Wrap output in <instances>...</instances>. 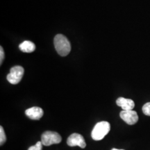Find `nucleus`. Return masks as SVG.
<instances>
[{
    "instance_id": "f257e3e1",
    "label": "nucleus",
    "mask_w": 150,
    "mask_h": 150,
    "mask_svg": "<svg viewBox=\"0 0 150 150\" xmlns=\"http://www.w3.org/2000/svg\"><path fill=\"white\" fill-rule=\"evenodd\" d=\"M54 44L57 53L61 56H66L71 51L70 41L65 35L62 34L56 35L54 38Z\"/></svg>"
},
{
    "instance_id": "f03ea898",
    "label": "nucleus",
    "mask_w": 150,
    "mask_h": 150,
    "mask_svg": "<svg viewBox=\"0 0 150 150\" xmlns=\"http://www.w3.org/2000/svg\"><path fill=\"white\" fill-rule=\"evenodd\" d=\"M110 129V124L106 121L97 123L92 131V138L95 140H101L108 134Z\"/></svg>"
},
{
    "instance_id": "7ed1b4c3",
    "label": "nucleus",
    "mask_w": 150,
    "mask_h": 150,
    "mask_svg": "<svg viewBox=\"0 0 150 150\" xmlns=\"http://www.w3.org/2000/svg\"><path fill=\"white\" fill-rule=\"evenodd\" d=\"M62 138L57 132L47 131L44 132L41 136V142L45 146H50L54 144H59L61 142Z\"/></svg>"
},
{
    "instance_id": "20e7f679",
    "label": "nucleus",
    "mask_w": 150,
    "mask_h": 150,
    "mask_svg": "<svg viewBox=\"0 0 150 150\" xmlns=\"http://www.w3.org/2000/svg\"><path fill=\"white\" fill-rule=\"evenodd\" d=\"M24 73V70L22 66L16 65L13 67L9 74L7 75V80L11 84H18L22 79Z\"/></svg>"
},
{
    "instance_id": "39448f33",
    "label": "nucleus",
    "mask_w": 150,
    "mask_h": 150,
    "mask_svg": "<svg viewBox=\"0 0 150 150\" xmlns=\"http://www.w3.org/2000/svg\"><path fill=\"white\" fill-rule=\"evenodd\" d=\"M67 144L70 147H75V146H79L81 148H85L86 147V143L83 136L81 134H72L71 136H69L67 138Z\"/></svg>"
},
{
    "instance_id": "423d86ee",
    "label": "nucleus",
    "mask_w": 150,
    "mask_h": 150,
    "mask_svg": "<svg viewBox=\"0 0 150 150\" xmlns=\"http://www.w3.org/2000/svg\"><path fill=\"white\" fill-rule=\"evenodd\" d=\"M120 117L129 125H133L138 121V115L134 110H122L120 112Z\"/></svg>"
},
{
    "instance_id": "0eeeda50",
    "label": "nucleus",
    "mask_w": 150,
    "mask_h": 150,
    "mask_svg": "<svg viewBox=\"0 0 150 150\" xmlns=\"http://www.w3.org/2000/svg\"><path fill=\"white\" fill-rule=\"evenodd\" d=\"M25 114L30 119L34 120H38L43 116L44 112H43V110L41 108L34 106V107L29 108L26 110Z\"/></svg>"
},
{
    "instance_id": "6e6552de",
    "label": "nucleus",
    "mask_w": 150,
    "mask_h": 150,
    "mask_svg": "<svg viewBox=\"0 0 150 150\" xmlns=\"http://www.w3.org/2000/svg\"><path fill=\"white\" fill-rule=\"evenodd\" d=\"M116 104L118 106H120L123 110H131L135 106V103L132 99L124 97H119L116 101Z\"/></svg>"
},
{
    "instance_id": "1a4fd4ad",
    "label": "nucleus",
    "mask_w": 150,
    "mask_h": 150,
    "mask_svg": "<svg viewBox=\"0 0 150 150\" xmlns=\"http://www.w3.org/2000/svg\"><path fill=\"white\" fill-rule=\"evenodd\" d=\"M19 48L24 53H31V52L35 51V45L34 43L31 41L26 40L19 45Z\"/></svg>"
},
{
    "instance_id": "9d476101",
    "label": "nucleus",
    "mask_w": 150,
    "mask_h": 150,
    "mask_svg": "<svg viewBox=\"0 0 150 150\" xmlns=\"http://www.w3.org/2000/svg\"><path fill=\"white\" fill-rule=\"evenodd\" d=\"M6 140V136L4 130L2 127H0V145H3Z\"/></svg>"
},
{
    "instance_id": "9b49d317",
    "label": "nucleus",
    "mask_w": 150,
    "mask_h": 150,
    "mask_svg": "<svg viewBox=\"0 0 150 150\" xmlns=\"http://www.w3.org/2000/svg\"><path fill=\"white\" fill-rule=\"evenodd\" d=\"M142 112L145 115L147 116H150V102L146 103V104L142 106Z\"/></svg>"
},
{
    "instance_id": "f8f14e48",
    "label": "nucleus",
    "mask_w": 150,
    "mask_h": 150,
    "mask_svg": "<svg viewBox=\"0 0 150 150\" xmlns=\"http://www.w3.org/2000/svg\"><path fill=\"white\" fill-rule=\"evenodd\" d=\"M42 142L39 141L35 145L30 147L28 150H42Z\"/></svg>"
},
{
    "instance_id": "ddd939ff",
    "label": "nucleus",
    "mask_w": 150,
    "mask_h": 150,
    "mask_svg": "<svg viewBox=\"0 0 150 150\" xmlns=\"http://www.w3.org/2000/svg\"><path fill=\"white\" fill-rule=\"evenodd\" d=\"M4 59V52L2 47H0V64H2V62Z\"/></svg>"
},
{
    "instance_id": "4468645a",
    "label": "nucleus",
    "mask_w": 150,
    "mask_h": 150,
    "mask_svg": "<svg viewBox=\"0 0 150 150\" xmlns=\"http://www.w3.org/2000/svg\"><path fill=\"white\" fill-rule=\"evenodd\" d=\"M111 150H125V149H115V148H113V149H112Z\"/></svg>"
}]
</instances>
